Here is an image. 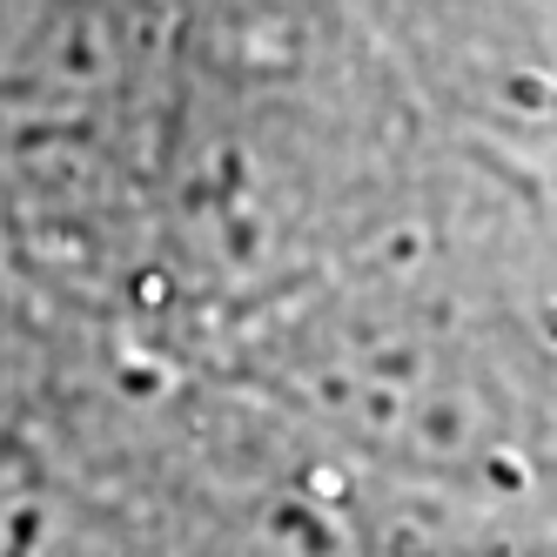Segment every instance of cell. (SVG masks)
<instances>
[{"instance_id": "cell-1", "label": "cell", "mask_w": 557, "mask_h": 557, "mask_svg": "<svg viewBox=\"0 0 557 557\" xmlns=\"http://www.w3.org/2000/svg\"><path fill=\"white\" fill-rule=\"evenodd\" d=\"M484 175L363 0H182L148 356L215 363Z\"/></svg>"}, {"instance_id": "cell-2", "label": "cell", "mask_w": 557, "mask_h": 557, "mask_svg": "<svg viewBox=\"0 0 557 557\" xmlns=\"http://www.w3.org/2000/svg\"><path fill=\"white\" fill-rule=\"evenodd\" d=\"M202 370L283 404L417 504L557 537V249L504 175Z\"/></svg>"}, {"instance_id": "cell-3", "label": "cell", "mask_w": 557, "mask_h": 557, "mask_svg": "<svg viewBox=\"0 0 557 557\" xmlns=\"http://www.w3.org/2000/svg\"><path fill=\"white\" fill-rule=\"evenodd\" d=\"M182 0H0V249L67 330L148 356Z\"/></svg>"}, {"instance_id": "cell-4", "label": "cell", "mask_w": 557, "mask_h": 557, "mask_svg": "<svg viewBox=\"0 0 557 557\" xmlns=\"http://www.w3.org/2000/svg\"><path fill=\"white\" fill-rule=\"evenodd\" d=\"M537 215H544V235H550V249H557V195H531Z\"/></svg>"}]
</instances>
